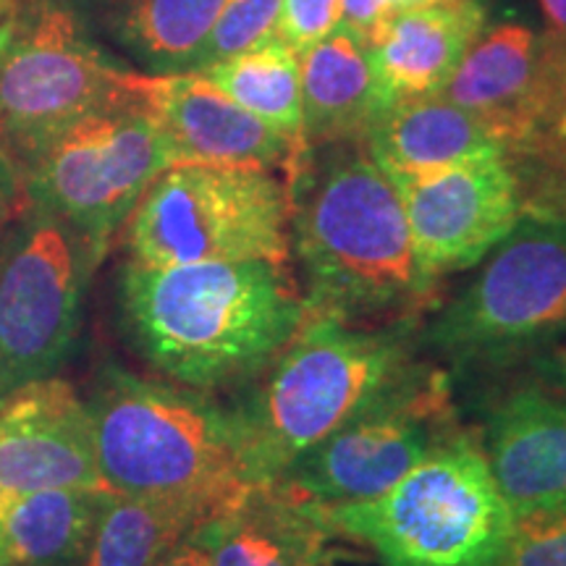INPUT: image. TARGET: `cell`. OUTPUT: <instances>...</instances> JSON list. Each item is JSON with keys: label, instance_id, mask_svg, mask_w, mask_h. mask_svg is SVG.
I'll list each match as a JSON object with an SVG mask.
<instances>
[{"label": "cell", "instance_id": "1", "mask_svg": "<svg viewBox=\"0 0 566 566\" xmlns=\"http://www.w3.org/2000/svg\"><path fill=\"white\" fill-rule=\"evenodd\" d=\"M118 310L134 349L163 378L202 394L263 373L307 321L286 263L268 260H126Z\"/></svg>", "mask_w": 566, "mask_h": 566}, {"label": "cell", "instance_id": "2", "mask_svg": "<svg viewBox=\"0 0 566 566\" xmlns=\"http://www.w3.org/2000/svg\"><path fill=\"white\" fill-rule=\"evenodd\" d=\"M289 189L310 315L354 323L424 300L405 205L365 142L307 150Z\"/></svg>", "mask_w": 566, "mask_h": 566}, {"label": "cell", "instance_id": "3", "mask_svg": "<svg viewBox=\"0 0 566 566\" xmlns=\"http://www.w3.org/2000/svg\"><path fill=\"white\" fill-rule=\"evenodd\" d=\"M87 407L111 493L197 499L221 514L271 485L254 462L242 415L202 391L105 365Z\"/></svg>", "mask_w": 566, "mask_h": 566}, {"label": "cell", "instance_id": "4", "mask_svg": "<svg viewBox=\"0 0 566 566\" xmlns=\"http://www.w3.org/2000/svg\"><path fill=\"white\" fill-rule=\"evenodd\" d=\"M407 367L401 331L310 315L239 409L265 483L373 401Z\"/></svg>", "mask_w": 566, "mask_h": 566}, {"label": "cell", "instance_id": "5", "mask_svg": "<svg viewBox=\"0 0 566 566\" xmlns=\"http://www.w3.org/2000/svg\"><path fill=\"white\" fill-rule=\"evenodd\" d=\"M325 527L363 541L384 566H499L514 512L485 451L457 436L386 493L315 506Z\"/></svg>", "mask_w": 566, "mask_h": 566}, {"label": "cell", "instance_id": "6", "mask_svg": "<svg viewBox=\"0 0 566 566\" xmlns=\"http://www.w3.org/2000/svg\"><path fill=\"white\" fill-rule=\"evenodd\" d=\"M124 244L129 260L145 265L286 263L292 189L271 168L179 163L142 195L124 223Z\"/></svg>", "mask_w": 566, "mask_h": 566}, {"label": "cell", "instance_id": "7", "mask_svg": "<svg viewBox=\"0 0 566 566\" xmlns=\"http://www.w3.org/2000/svg\"><path fill=\"white\" fill-rule=\"evenodd\" d=\"M17 160L27 202L74 226L101 254L150 184L176 166L142 97L76 118Z\"/></svg>", "mask_w": 566, "mask_h": 566}, {"label": "cell", "instance_id": "8", "mask_svg": "<svg viewBox=\"0 0 566 566\" xmlns=\"http://www.w3.org/2000/svg\"><path fill=\"white\" fill-rule=\"evenodd\" d=\"M137 101V69L118 66L66 0H34L0 24V139L13 158L87 113Z\"/></svg>", "mask_w": 566, "mask_h": 566}, {"label": "cell", "instance_id": "9", "mask_svg": "<svg viewBox=\"0 0 566 566\" xmlns=\"http://www.w3.org/2000/svg\"><path fill=\"white\" fill-rule=\"evenodd\" d=\"M101 260L84 233L32 202L0 229V396L59 373Z\"/></svg>", "mask_w": 566, "mask_h": 566}, {"label": "cell", "instance_id": "10", "mask_svg": "<svg viewBox=\"0 0 566 566\" xmlns=\"http://www.w3.org/2000/svg\"><path fill=\"white\" fill-rule=\"evenodd\" d=\"M457 436L441 375L405 367L273 485L321 509L365 501L386 493Z\"/></svg>", "mask_w": 566, "mask_h": 566}, {"label": "cell", "instance_id": "11", "mask_svg": "<svg viewBox=\"0 0 566 566\" xmlns=\"http://www.w3.org/2000/svg\"><path fill=\"white\" fill-rule=\"evenodd\" d=\"M566 328V223H522L495 247L433 338L459 357H495Z\"/></svg>", "mask_w": 566, "mask_h": 566}, {"label": "cell", "instance_id": "12", "mask_svg": "<svg viewBox=\"0 0 566 566\" xmlns=\"http://www.w3.org/2000/svg\"><path fill=\"white\" fill-rule=\"evenodd\" d=\"M478 118L509 158L566 134V45L527 24L485 27L438 92Z\"/></svg>", "mask_w": 566, "mask_h": 566}, {"label": "cell", "instance_id": "13", "mask_svg": "<svg viewBox=\"0 0 566 566\" xmlns=\"http://www.w3.org/2000/svg\"><path fill=\"white\" fill-rule=\"evenodd\" d=\"M391 181L405 205L417 265L430 283L478 265L525 216L520 174L506 155Z\"/></svg>", "mask_w": 566, "mask_h": 566}, {"label": "cell", "instance_id": "14", "mask_svg": "<svg viewBox=\"0 0 566 566\" xmlns=\"http://www.w3.org/2000/svg\"><path fill=\"white\" fill-rule=\"evenodd\" d=\"M42 488L108 491L87 399L59 375L0 396V499Z\"/></svg>", "mask_w": 566, "mask_h": 566}, {"label": "cell", "instance_id": "15", "mask_svg": "<svg viewBox=\"0 0 566 566\" xmlns=\"http://www.w3.org/2000/svg\"><path fill=\"white\" fill-rule=\"evenodd\" d=\"M137 87L145 111L160 126L179 163L210 166L283 168L294 174L302 160V145L275 132L242 105L233 103L200 71L181 74H142Z\"/></svg>", "mask_w": 566, "mask_h": 566}, {"label": "cell", "instance_id": "16", "mask_svg": "<svg viewBox=\"0 0 566 566\" xmlns=\"http://www.w3.org/2000/svg\"><path fill=\"white\" fill-rule=\"evenodd\" d=\"M485 27L483 0H454L391 13L370 42L384 108L438 95Z\"/></svg>", "mask_w": 566, "mask_h": 566}, {"label": "cell", "instance_id": "17", "mask_svg": "<svg viewBox=\"0 0 566 566\" xmlns=\"http://www.w3.org/2000/svg\"><path fill=\"white\" fill-rule=\"evenodd\" d=\"M485 459L514 514L566 504V401L525 388L495 409Z\"/></svg>", "mask_w": 566, "mask_h": 566}, {"label": "cell", "instance_id": "18", "mask_svg": "<svg viewBox=\"0 0 566 566\" xmlns=\"http://www.w3.org/2000/svg\"><path fill=\"white\" fill-rule=\"evenodd\" d=\"M97 45L129 59L142 74L200 69L223 0H66Z\"/></svg>", "mask_w": 566, "mask_h": 566}, {"label": "cell", "instance_id": "19", "mask_svg": "<svg viewBox=\"0 0 566 566\" xmlns=\"http://www.w3.org/2000/svg\"><path fill=\"white\" fill-rule=\"evenodd\" d=\"M325 522L307 501L263 485L192 530L210 566H325Z\"/></svg>", "mask_w": 566, "mask_h": 566}, {"label": "cell", "instance_id": "20", "mask_svg": "<svg viewBox=\"0 0 566 566\" xmlns=\"http://www.w3.org/2000/svg\"><path fill=\"white\" fill-rule=\"evenodd\" d=\"M365 147L388 179L422 176L459 163L501 158L506 147L443 95L386 105L365 134Z\"/></svg>", "mask_w": 566, "mask_h": 566}, {"label": "cell", "instance_id": "21", "mask_svg": "<svg viewBox=\"0 0 566 566\" xmlns=\"http://www.w3.org/2000/svg\"><path fill=\"white\" fill-rule=\"evenodd\" d=\"M302 71V150L365 142L384 111L370 48L344 27L300 51Z\"/></svg>", "mask_w": 566, "mask_h": 566}, {"label": "cell", "instance_id": "22", "mask_svg": "<svg viewBox=\"0 0 566 566\" xmlns=\"http://www.w3.org/2000/svg\"><path fill=\"white\" fill-rule=\"evenodd\" d=\"M108 491L42 488L0 499L3 566H82Z\"/></svg>", "mask_w": 566, "mask_h": 566}, {"label": "cell", "instance_id": "23", "mask_svg": "<svg viewBox=\"0 0 566 566\" xmlns=\"http://www.w3.org/2000/svg\"><path fill=\"white\" fill-rule=\"evenodd\" d=\"M218 512L197 499L111 493L82 566H155Z\"/></svg>", "mask_w": 566, "mask_h": 566}, {"label": "cell", "instance_id": "24", "mask_svg": "<svg viewBox=\"0 0 566 566\" xmlns=\"http://www.w3.org/2000/svg\"><path fill=\"white\" fill-rule=\"evenodd\" d=\"M200 74L271 129L302 145V71L292 45L273 40L258 51L205 66Z\"/></svg>", "mask_w": 566, "mask_h": 566}, {"label": "cell", "instance_id": "25", "mask_svg": "<svg viewBox=\"0 0 566 566\" xmlns=\"http://www.w3.org/2000/svg\"><path fill=\"white\" fill-rule=\"evenodd\" d=\"M281 6L283 0H223L205 42L200 69L281 40Z\"/></svg>", "mask_w": 566, "mask_h": 566}, {"label": "cell", "instance_id": "26", "mask_svg": "<svg viewBox=\"0 0 566 566\" xmlns=\"http://www.w3.org/2000/svg\"><path fill=\"white\" fill-rule=\"evenodd\" d=\"M499 566H566V504L514 514Z\"/></svg>", "mask_w": 566, "mask_h": 566}, {"label": "cell", "instance_id": "27", "mask_svg": "<svg viewBox=\"0 0 566 566\" xmlns=\"http://www.w3.org/2000/svg\"><path fill=\"white\" fill-rule=\"evenodd\" d=\"M342 27L338 0H283L281 40L296 53L315 45Z\"/></svg>", "mask_w": 566, "mask_h": 566}, {"label": "cell", "instance_id": "28", "mask_svg": "<svg viewBox=\"0 0 566 566\" xmlns=\"http://www.w3.org/2000/svg\"><path fill=\"white\" fill-rule=\"evenodd\" d=\"M338 3H342V27L357 40H363L367 48L380 32L384 21L391 17L386 0H338Z\"/></svg>", "mask_w": 566, "mask_h": 566}, {"label": "cell", "instance_id": "29", "mask_svg": "<svg viewBox=\"0 0 566 566\" xmlns=\"http://www.w3.org/2000/svg\"><path fill=\"white\" fill-rule=\"evenodd\" d=\"M27 208L24 176H21L19 160L6 145H0V229L11 223L21 210Z\"/></svg>", "mask_w": 566, "mask_h": 566}, {"label": "cell", "instance_id": "30", "mask_svg": "<svg viewBox=\"0 0 566 566\" xmlns=\"http://www.w3.org/2000/svg\"><path fill=\"white\" fill-rule=\"evenodd\" d=\"M155 566H210V558L208 551L197 543V537L192 533H189L184 541L176 543L166 556H160V562Z\"/></svg>", "mask_w": 566, "mask_h": 566}, {"label": "cell", "instance_id": "31", "mask_svg": "<svg viewBox=\"0 0 566 566\" xmlns=\"http://www.w3.org/2000/svg\"><path fill=\"white\" fill-rule=\"evenodd\" d=\"M548 24V38L566 45V0H537Z\"/></svg>", "mask_w": 566, "mask_h": 566}, {"label": "cell", "instance_id": "32", "mask_svg": "<svg viewBox=\"0 0 566 566\" xmlns=\"http://www.w3.org/2000/svg\"><path fill=\"white\" fill-rule=\"evenodd\" d=\"M441 3H454V0H386V9L388 13H399V11L424 9V6H441Z\"/></svg>", "mask_w": 566, "mask_h": 566}, {"label": "cell", "instance_id": "33", "mask_svg": "<svg viewBox=\"0 0 566 566\" xmlns=\"http://www.w3.org/2000/svg\"><path fill=\"white\" fill-rule=\"evenodd\" d=\"M556 373H558V380H562L564 388H566V354H562V357H558Z\"/></svg>", "mask_w": 566, "mask_h": 566}, {"label": "cell", "instance_id": "34", "mask_svg": "<svg viewBox=\"0 0 566 566\" xmlns=\"http://www.w3.org/2000/svg\"><path fill=\"white\" fill-rule=\"evenodd\" d=\"M0 566H3V562H0Z\"/></svg>", "mask_w": 566, "mask_h": 566}]
</instances>
